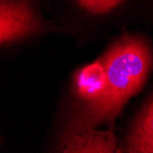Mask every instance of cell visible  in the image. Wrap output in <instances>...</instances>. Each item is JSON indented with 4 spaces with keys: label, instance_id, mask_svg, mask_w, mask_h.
<instances>
[{
    "label": "cell",
    "instance_id": "3",
    "mask_svg": "<svg viewBox=\"0 0 153 153\" xmlns=\"http://www.w3.org/2000/svg\"><path fill=\"white\" fill-rule=\"evenodd\" d=\"M60 148L63 152H115L116 138L111 129H90L62 136Z\"/></svg>",
    "mask_w": 153,
    "mask_h": 153
},
{
    "label": "cell",
    "instance_id": "1",
    "mask_svg": "<svg viewBox=\"0 0 153 153\" xmlns=\"http://www.w3.org/2000/svg\"><path fill=\"white\" fill-rule=\"evenodd\" d=\"M100 61L107 76L105 91L95 101L79 106L62 136L113 124L125 104L142 88L153 65V54L144 37L125 34Z\"/></svg>",
    "mask_w": 153,
    "mask_h": 153
},
{
    "label": "cell",
    "instance_id": "2",
    "mask_svg": "<svg viewBox=\"0 0 153 153\" xmlns=\"http://www.w3.org/2000/svg\"><path fill=\"white\" fill-rule=\"evenodd\" d=\"M38 11L30 0H0V41H17L41 29Z\"/></svg>",
    "mask_w": 153,
    "mask_h": 153
},
{
    "label": "cell",
    "instance_id": "5",
    "mask_svg": "<svg viewBox=\"0 0 153 153\" xmlns=\"http://www.w3.org/2000/svg\"><path fill=\"white\" fill-rule=\"evenodd\" d=\"M128 152L153 153V98L144 106L126 142Z\"/></svg>",
    "mask_w": 153,
    "mask_h": 153
},
{
    "label": "cell",
    "instance_id": "6",
    "mask_svg": "<svg viewBox=\"0 0 153 153\" xmlns=\"http://www.w3.org/2000/svg\"><path fill=\"white\" fill-rule=\"evenodd\" d=\"M80 11L94 18L104 17L115 12L128 0H72Z\"/></svg>",
    "mask_w": 153,
    "mask_h": 153
},
{
    "label": "cell",
    "instance_id": "4",
    "mask_svg": "<svg viewBox=\"0 0 153 153\" xmlns=\"http://www.w3.org/2000/svg\"><path fill=\"white\" fill-rule=\"evenodd\" d=\"M106 72L99 60L79 70L74 76V89L81 105L95 101L105 91L106 85Z\"/></svg>",
    "mask_w": 153,
    "mask_h": 153
}]
</instances>
